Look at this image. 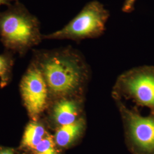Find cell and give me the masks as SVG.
I'll list each match as a JSON object with an SVG mask.
<instances>
[{
    "label": "cell",
    "instance_id": "obj_4",
    "mask_svg": "<svg viewBox=\"0 0 154 154\" xmlns=\"http://www.w3.org/2000/svg\"><path fill=\"white\" fill-rule=\"evenodd\" d=\"M109 17V11L102 3L97 0L91 1L65 26L54 32L43 35V39L78 42L98 38L105 33Z\"/></svg>",
    "mask_w": 154,
    "mask_h": 154
},
{
    "label": "cell",
    "instance_id": "obj_7",
    "mask_svg": "<svg viewBox=\"0 0 154 154\" xmlns=\"http://www.w3.org/2000/svg\"><path fill=\"white\" fill-rule=\"evenodd\" d=\"M85 98L67 97L50 103L48 110V123L53 129L71 124L77 121L84 112Z\"/></svg>",
    "mask_w": 154,
    "mask_h": 154
},
{
    "label": "cell",
    "instance_id": "obj_6",
    "mask_svg": "<svg viewBox=\"0 0 154 154\" xmlns=\"http://www.w3.org/2000/svg\"><path fill=\"white\" fill-rule=\"evenodd\" d=\"M22 99L32 121L39 118L49 105L48 88L41 70L32 61L20 85Z\"/></svg>",
    "mask_w": 154,
    "mask_h": 154
},
{
    "label": "cell",
    "instance_id": "obj_14",
    "mask_svg": "<svg viewBox=\"0 0 154 154\" xmlns=\"http://www.w3.org/2000/svg\"><path fill=\"white\" fill-rule=\"evenodd\" d=\"M12 2V0H0V6L2 5H9Z\"/></svg>",
    "mask_w": 154,
    "mask_h": 154
},
{
    "label": "cell",
    "instance_id": "obj_15",
    "mask_svg": "<svg viewBox=\"0 0 154 154\" xmlns=\"http://www.w3.org/2000/svg\"><path fill=\"white\" fill-rule=\"evenodd\" d=\"M18 1V0H12L13 2H15V1Z\"/></svg>",
    "mask_w": 154,
    "mask_h": 154
},
{
    "label": "cell",
    "instance_id": "obj_8",
    "mask_svg": "<svg viewBox=\"0 0 154 154\" xmlns=\"http://www.w3.org/2000/svg\"><path fill=\"white\" fill-rule=\"evenodd\" d=\"M87 128L85 116L71 124L60 127L53 135L55 144L60 151L70 149L82 139Z\"/></svg>",
    "mask_w": 154,
    "mask_h": 154
},
{
    "label": "cell",
    "instance_id": "obj_10",
    "mask_svg": "<svg viewBox=\"0 0 154 154\" xmlns=\"http://www.w3.org/2000/svg\"><path fill=\"white\" fill-rule=\"evenodd\" d=\"M14 58L11 52L0 54V85L4 88L11 78Z\"/></svg>",
    "mask_w": 154,
    "mask_h": 154
},
{
    "label": "cell",
    "instance_id": "obj_9",
    "mask_svg": "<svg viewBox=\"0 0 154 154\" xmlns=\"http://www.w3.org/2000/svg\"><path fill=\"white\" fill-rule=\"evenodd\" d=\"M48 134L43 123L38 121H32L25 128L20 146V150L30 153Z\"/></svg>",
    "mask_w": 154,
    "mask_h": 154
},
{
    "label": "cell",
    "instance_id": "obj_2",
    "mask_svg": "<svg viewBox=\"0 0 154 154\" xmlns=\"http://www.w3.org/2000/svg\"><path fill=\"white\" fill-rule=\"evenodd\" d=\"M0 39L9 52L21 55L44 39L38 18L18 1L0 12Z\"/></svg>",
    "mask_w": 154,
    "mask_h": 154
},
{
    "label": "cell",
    "instance_id": "obj_3",
    "mask_svg": "<svg viewBox=\"0 0 154 154\" xmlns=\"http://www.w3.org/2000/svg\"><path fill=\"white\" fill-rule=\"evenodd\" d=\"M114 100L130 101L154 115V66H138L123 72L112 88Z\"/></svg>",
    "mask_w": 154,
    "mask_h": 154
},
{
    "label": "cell",
    "instance_id": "obj_11",
    "mask_svg": "<svg viewBox=\"0 0 154 154\" xmlns=\"http://www.w3.org/2000/svg\"><path fill=\"white\" fill-rule=\"evenodd\" d=\"M60 151L55 144L53 135L48 134L31 151L30 154H60Z\"/></svg>",
    "mask_w": 154,
    "mask_h": 154
},
{
    "label": "cell",
    "instance_id": "obj_13",
    "mask_svg": "<svg viewBox=\"0 0 154 154\" xmlns=\"http://www.w3.org/2000/svg\"><path fill=\"white\" fill-rule=\"evenodd\" d=\"M0 154H19L18 151L14 149L6 147H0Z\"/></svg>",
    "mask_w": 154,
    "mask_h": 154
},
{
    "label": "cell",
    "instance_id": "obj_5",
    "mask_svg": "<svg viewBox=\"0 0 154 154\" xmlns=\"http://www.w3.org/2000/svg\"><path fill=\"white\" fill-rule=\"evenodd\" d=\"M123 126L127 147L132 154H154V115H142L120 101H115Z\"/></svg>",
    "mask_w": 154,
    "mask_h": 154
},
{
    "label": "cell",
    "instance_id": "obj_1",
    "mask_svg": "<svg viewBox=\"0 0 154 154\" xmlns=\"http://www.w3.org/2000/svg\"><path fill=\"white\" fill-rule=\"evenodd\" d=\"M33 60L44 77L50 103L67 97L85 98L90 69L78 50L66 47L36 51Z\"/></svg>",
    "mask_w": 154,
    "mask_h": 154
},
{
    "label": "cell",
    "instance_id": "obj_12",
    "mask_svg": "<svg viewBox=\"0 0 154 154\" xmlns=\"http://www.w3.org/2000/svg\"><path fill=\"white\" fill-rule=\"evenodd\" d=\"M137 0H125L122 6V11L125 13H129L134 10L135 3Z\"/></svg>",
    "mask_w": 154,
    "mask_h": 154
}]
</instances>
